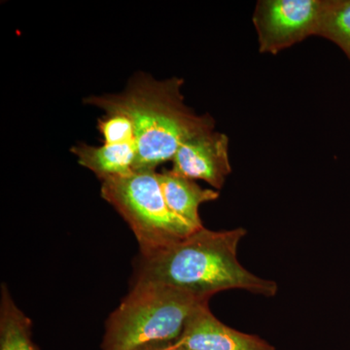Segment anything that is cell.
I'll use <instances>...</instances> for the list:
<instances>
[{
    "label": "cell",
    "instance_id": "cell-12",
    "mask_svg": "<svg viewBox=\"0 0 350 350\" xmlns=\"http://www.w3.org/2000/svg\"><path fill=\"white\" fill-rule=\"evenodd\" d=\"M98 131L103 138V144L135 142V126L131 120L123 113H105L98 120Z\"/></svg>",
    "mask_w": 350,
    "mask_h": 350
},
{
    "label": "cell",
    "instance_id": "cell-11",
    "mask_svg": "<svg viewBox=\"0 0 350 350\" xmlns=\"http://www.w3.org/2000/svg\"><path fill=\"white\" fill-rule=\"evenodd\" d=\"M317 36L335 43L350 62V0H324Z\"/></svg>",
    "mask_w": 350,
    "mask_h": 350
},
{
    "label": "cell",
    "instance_id": "cell-7",
    "mask_svg": "<svg viewBox=\"0 0 350 350\" xmlns=\"http://www.w3.org/2000/svg\"><path fill=\"white\" fill-rule=\"evenodd\" d=\"M172 345L183 350H275L261 338L222 323L211 313L208 304L193 313L181 337Z\"/></svg>",
    "mask_w": 350,
    "mask_h": 350
},
{
    "label": "cell",
    "instance_id": "cell-9",
    "mask_svg": "<svg viewBox=\"0 0 350 350\" xmlns=\"http://www.w3.org/2000/svg\"><path fill=\"white\" fill-rule=\"evenodd\" d=\"M71 153L80 165L94 172L101 182L128 176L135 172V142L100 146L79 144L71 148Z\"/></svg>",
    "mask_w": 350,
    "mask_h": 350
},
{
    "label": "cell",
    "instance_id": "cell-10",
    "mask_svg": "<svg viewBox=\"0 0 350 350\" xmlns=\"http://www.w3.org/2000/svg\"><path fill=\"white\" fill-rule=\"evenodd\" d=\"M0 350H39L31 338V321L19 306L5 284L0 300Z\"/></svg>",
    "mask_w": 350,
    "mask_h": 350
},
{
    "label": "cell",
    "instance_id": "cell-13",
    "mask_svg": "<svg viewBox=\"0 0 350 350\" xmlns=\"http://www.w3.org/2000/svg\"><path fill=\"white\" fill-rule=\"evenodd\" d=\"M149 350H183L181 349H178V347H175L172 345H165V347H156V349H149Z\"/></svg>",
    "mask_w": 350,
    "mask_h": 350
},
{
    "label": "cell",
    "instance_id": "cell-5",
    "mask_svg": "<svg viewBox=\"0 0 350 350\" xmlns=\"http://www.w3.org/2000/svg\"><path fill=\"white\" fill-rule=\"evenodd\" d=\"M324 0H260L252 22L262 54H280L317 36Z\"/></svg>",
    "mask_w": 350,
    "mask_h": 350
},
{
    "label": "cell",
    "instance_id": "cell-4",
    "mask_svg": "<svg viewBox=\"0 0 350 350\" xmlns=\"http://www.w3.org/2000/svg\"><path fill=\"white\" fill-rule=\"evenodd\" d=\"M100 195L130 226L139 255L151 254L197 231L170 211L156 170L103 181Z\"/></svg>",
    "mask_w": 350,
    "mask_h": 350
},
{
    "label": "cell",
    "instance_id": "cell-8",
    "mask_svg": "<svg viewBox=\"0 0 350 350\" xmlns=\"http://www.w3.org/2000/svg\"><path fill=\"white\" fill-rule=\"evenodd\" d=\"M158 176L170 211L196 230L204 227L200 206L217 200L218 191L200 187L195 180L174 174L172 170L158 172Z\"/></svg>",
    "mask_w": 350,
    "mask_h": 350
},
{
    "label": "cell",
    "instance_id": "cell-6",
    "mask_svg": "<svg viewBox=\"0 0 350 350\" xmlns=\"http://www.w3.org/2000/svg\"><path fill=\"white\" fill-rule=\"evenodd\" d=\"M229 144L228 135L215 130L199 133L179 146L172 170L192 180L206 181L219 190L232 174Z\"/></svg>",
    "mask_w": 350,
    "mask_h": 350
},
{
    "label": "cell",
    "instance_id": "cell-1",
    "mask_svg": "<svg viewBox=\"0 0 350 350\" xmlns=\"http://www.w3.org/2000/svg\"><path fill=\"white\" fill-rule=\"evenodd\" d=\"M247 231H211L202 227L148 255H139L133 282L155 283L211 299L230 289L273 297L276 282L253 275L239 262V243Z\"/></svg>",
    "mask_w": 350,
    "mask_h": 350
},
{
    "label": "cell",
    "instance_id": "cell-3",
    "mask_svg": "<svg viewBox=\"0 0 350 350\" xmlns=\"http://www.w3.org/2000/svg\"><path fill=\"white\" fill-rule=\"evenodd\" d=\"M209 298L155 283L133 282L107 319L101 350H149L174 344Z\"/></svg>",
    "mask_w": 350,
    "mask_h": 350
},
{
    "label": "cell",
    "instance_id": "cell-2",
    "mask_svg": "<svg viewBox=\"0 0 350 350\" xmlns=\"http://www.w3.org/2000/svg\"><path fill=\"white\" fill-rule=\"evenodd\" d=\"M184 80H157L137 73L122 93L88 96L84 103L107 112H120L133 122L135 133V172L156 170L172 162L179 146L199 133L214 131L211 114L199 115L184 103Z\"/></svg>",
    "mask_w": 350,
    "mask_h": 350
}]
</instances>
